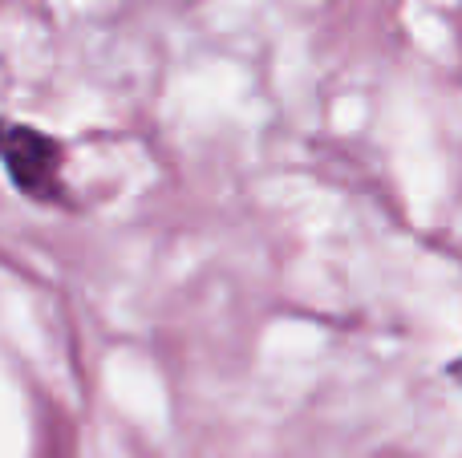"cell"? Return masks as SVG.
Here are the masks:
<instances>
[{"instance_id": "cell-1", "label": "cell", "mask_w": 462, "mask_h": 458, "mask_svg": "<svg viewBox=\"0 0 462 458\" xmlns=\"http://www.w3.org/2000/svg\"><path fill=\"white\" fill-rule=\"evenodd\" d=\"M0 162H5L8 179L32 195L37 203H61V146L37 126L24 122H0Z\"/></svg>"}, {"instance_id": "cell-2", "label": "cell", "mask_w": 462, "mask_h": 458, "mask_svg": "<svg viewBox=\"0 0 462 458\" xmlns=\"http://www.w3.org/2000/svg\"><path fill=\"white\" fill-rule=\"evenodd\" d=\"M458 373H462V365H458Z\"/></svg>"}]
</instances>
